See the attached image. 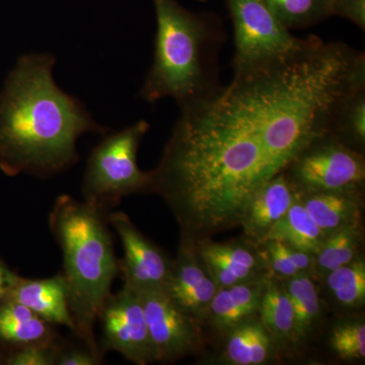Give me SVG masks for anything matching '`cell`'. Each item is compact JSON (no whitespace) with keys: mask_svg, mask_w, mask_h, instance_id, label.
Wrapping results in <instances>:
<instances>
[{"mask_svg":"<svg viewBox=\"0 0 365 365\" xmlns=\"http://www.w3.org/2000/svg\"><path fill=\"white\" fill-rule=\"evenodd\" d=\"M55 58L26 55L9 81L0 113V153L14 173L40 178L78 163L83 134L105 133L78 98L53 78Z\"/></svg>","mask_w":365,"mask_h":365,"instance_id":"6da1fadb","label":"cell"},{"mask_svg":"<svg viewBox=\"0 0 365 365\" xmlns=\"http://www.w3.org/2000/svg\"><path fill=\"white\" fill-rule=\"evenodd\" d=\"M49 225L63 256L62 274L73 322L72 331L90 351L103 359L96 339V324L120 273L107 215L64 194L55 200Z\"/></svg>","mask_w":365,"mask_h":365,"instance_id":"7a4b0ae2","label":"cell"},{"mask_svg":"<svg viewBox=\"0 0 365 365\" xmlns=\"http://www.w3.org/2000/svg\"><path fill=\"white\" fill-rule=\"evenodd\" d=\"M157 16L155 57L140 97L148 103L173 98L180 106L220 88L218 53L225 33L217 19L192 13L177 0H153Z\"/></svg>","mask_w":365,"mask_h":365,"instance_id":"3957f363","label":"cell"},{"mask_svg":"<svg viewBox=\"0 0 365 365\" xmlns=\"http://www.w3.org/2000/svg\"><path fill=\"white\" fill-rule=\"evenodd\" d=\"M150 123L140 120L116 133L108 134L93 148L83 177V195L86 203L107 212L124 196L148 191L150 173L137 163V151Z\"/></svg>","mask_w":365,"mask_h":365,"instance_id":"277c9868","label":"cell"},{"mask_svg":"<svg viewBox=\"0 0 365 365\" xmlns=\"http://www.w3.org/2000/svg\"><path fill=\"white\" fill-rule=\"evenodd\" d=\"M235 30L234 71L302 50L313 36L295 37L277 20L265 0H225Z\"/></svg>","mask_w":365,"mask_h":365,"instance_id":"5b68a950","label":"cell"},{"mask_svg":"<svg viewBox=\"0 0 365 365\" xmlns=\"http://www.w3.org/2000/svg\"><path fill=\"white\" fill-rule=\"evenodd\" d=\"M284 173L300 193L361 190L364 155L329 132L304 148Z\"/></svg>","mask_w":365,"mask_h":365,"instance_id":"8992f818","label":"cell"},{"mask_svg":"<svg viewBox=\"0 0 365 365\" xmlns=\"http://www.w3.org/2000/svg\"><path fill=\"white\" fill-rule=\"evenodd\" d=\"M136 292L143 302L158 362L176 361L201 349L202 323L178 307L163 288Z\"/></svg>","mask_w":365,"mask_h":365,"instance_id":"52a82bcc","label":"cell"},{"mask_svg":"<svg viewBox=\"0 0 365 365\" xmlns=\"http://www.w3.org/2000/svg\"><path fill=\"white\" fill-rule=\"evenodd\" d=\"M98 321L103 327L102 352L114 350L137 365L158 362L143 302L135 290L123 285L108 297Z\"/></svg>","mask_w":365,"mask_h":365,"instance_id":"ba28073f","label":"cell"},{"mask_svg":"<svg viewBox=\"0 0 365 365\" xmlns=\"http://www.w3.org/2000/svg\"><path fill=\"white\" fill-rule=\"evenodd\" d=\"M108 225L116 230L123 245L124 259L119 262L124 285L135 292L165 287L173 260L140 232L122 211L107 215Z\"/></svg>","mask_w":365,"mask_h":365,"instance_id":"9c48e42d","label":"cell"},{"mask_svg":"<svg viewBox=\"0 0 365 365\" xmlns=\"http://www.w3.org/2000/svg\"><path fill=\"white\" fill-rule=\"evenodd\" d=\"M218 287L193 242L182 241L163 290L182 311L203 323Z\"/></svg>","mask_w":365,"mask_h":365,"instance_id":"30bf717a","label":"cell"},{"mask_svg":"<svg viewBox=\"0 0 365 365\" xmlns=\"http://www.w3.org/2000/svg\"><path fill=\"white\" fill-rule=\"evenodd\" d=\"M211 277L218 287H227L271 275L263 251L249 242H213L207 239L196 242Z\"/></svg>","mask_w":365,"mask_h":365,"instance_id":"8fae6325","label":"cell"},{"mask_svg":"<svg viewBox=\"0 0 365 365\" xmlns=\"http://www.w3.org/2000/svg\"><path fill=\"white\" fill-rule=\"evenodd\" d=\"M6 299L20 302L47 323L73 330L66 282L62 273L45 279H28L13 273Z\"/></svg>","mask_w":365,"mask_h":365,"instance_id":"7c38bea8","label":"cell"},{"mask_svg":"<svg viewBox=\"0 0 365 365\" xmlns=\"http://www.w3.org/2000/svg\"><path fill=\"white\" fill-rule=\"evenodd\" d=\"M297 197V191L284 172L276 175L250 199L240 225L245 235L262 244L276 223L283 217Z\"/></svg>","mask_w":365,"mask_h":365,"instance_id":"4fadbf2b","label":"cell"},{"mask_svg":"<svg viewBox=\"0 0 365 365\" xmlns=\"http://www.w3.org/2000/svg\"><path fill=\"white\" fill-rule=\"evenodd\" d=\"M259 278L218 287L209 304L204 322L223 336L240 324L258 317L259 307L269 278Z\"/></svg>","mask_w":365,"mask_h":365,"instance_id":"5bb4252c","label":"cell"},{"mask_svg":"<svg viewBox=\"0 0 365 365\" xmlns=\"http://www.w3.org/2000/svg\"><path fill=\"white\" fill-rule=\"evenodd\" d=\"M300 202L326 235L361 222V190L300 193Z\"/></svg>","mask_w":365,"mask_h":365,"instance_id":"9a60e30c","label":"cell"},{"mask_svg":"<svg viewBox=\"0 0 365 365\" xmlns=\"http://www.w3.org/2000/svg\"><path fill=\"white\" fill-rule=\"evenodd\" d=\"M223 356L232 365H260L270 360L277 343L259 317L248 319L225 334Z\"/></svg>","mask_w":365,"mask_h":365,"instance_id":"2e32d148","label":"cell"},{"mask_svg":"<svg viewBox=\"0 0 365 365\" xmlns=\"http://www.w3.org/2000/svg\"><path fill=\"white\" fill-rule=\"evenodd\" d=\"M0 340L23 346L54 341L50 324L20 302L4 299L0 304Z\"/></svg>","mask_w":365,"mask_h":365,"instance_id":"e0dca14e","label":"cell"},{"mask_svg":"<svg viewBox=\"0 0 365 365\" xmlns=\"http://www.w3.org/2000/svg\"><path fill=\"white\" fill-rule=\"evenodd\" d=\"M258 317L278 345L300 343L292 302L282 282L272 276L264 290Z\"/></svg>","mask_w":365,"mask_h":365,"instance_id":"ac0fdd59","label":"cell"},{"mask_svg":"<svg viewBox=\"0 0 365 365\" xmlns=\"http://www.w3.org/2000/svg\"><path fill=\"white\" fill-rule=\"evenodd\" d=\"M364 240L361 222L352 223L327 235L319 251L314 254L313 277L323 279L324 276L342 267L359 257Z\"/></svg>","mask_w":365,"mask_h":365,"instance_id":"d6986e66","label":"cell"},{"mask_svg":"<svg viewBox=\"0 0 365 365\" xmlns=\"http://www.w3.org/2000/svg\"><path fill=\"white\" fill-rule=\"evenodd\" d=\"M326 237L300 202L297 192V199L289 210L276 223L265 241L278 240L294 248L314 255Z\"/></svg>","mask_w":365,"mask_h":365,"instance_id":"ffe728a7","label":"cell"},{"mask_svg":"<svg viewBox=\"0 0 365 365\" xmlns=\"http://www.w3.org/2000/svg\"><path fill=\"white\" fill-rule=\"evenodd\" d=\"M294 309L295 325L300 343L307 340L321 319L322 307L314 277L302 274L280 280Z\"/></svg>","mask_w":365,"mask_h":365,"instance_id":"44dd1931","label":"cell"},{"mask_svg":"<svg viewBox=\"0 0 365 365\" xmlns=\"http://www.w3.org/2000/svg\"><path fill=\"white\" fill-rule=\"evenodd\" d=\"M331 132L352 150H364L365 144V83L341 101Z\"/></svg>","mask_w":365,"mask_h":365,"instance_id":"7402d4cb","label":"cell"},{"mask_svg":"<svg viewBox=\"0 0 365 365\" xmlns=\"http://www.w3.org/2000/svg\"><path fill=\"white\" fill-rule=\"evenodd\" d=\"M327 289L336 304L356 309L365 302V262L361 256L324 276Z\"/></svg>","mask_w":365,"mask_h":365,"instance_id":"603a6c76","label":"cell"},{"mask_svg":"<svg viewBox=\"0 0 365 365\" xmlns=\"http://www.w3.org/2000/svg\"><path fill=\"white\" fill-rule=\"evenodd\" d=\"M287 30L306 29L333 16L334 0H265Z\"/></svg>","mask_w":365,"mask_h":365,"instance_id":"cb8c5ba5","label":"cell"},{"mask_svg":"<svg viewBox=\"0 0 365 365\" xmlns=\"http://www.w3.org/2000/svg\"><path fill=\"white\" fill-rule=\"evenodd\" d=\"M330 345L341 359L364 360L365 357V324L364 319L349 321L334 327Z\"/></svg>","mask_w":365,"mask_h":365,"instance_id":"d4e9b609","label":"cell"},{"mask_svg":"<svg viewBox=\"0 0 365 365\" xmlns=\"http://www.w3.org/2000/svg\"><path fill=\"white\" fill-rule=\"evenodd\" d=\"M263 254L267 263L269 272L275 279L285 280L300 275L290 260L285 242L278 240H267L262 242Z\"/></svg>","mask_w":365,"mask_h":365,"instance_id":"484cf974","label":"cell"},{"mask_svg":"<svg viewBox=\"0 0 365 365\" xmlns=\"http://www.w3.org/2000/svg\"><path fill=\"white\" fill-rule=\"evenodd\" d=\"M59 346L54 342L38 343L20 347L9 359L11 365H55Z\"/></svg>","mask_w":365,"mask_h":365,"instance_id":"4316f807","label":"cell"},{"mask_svg":"<svg viewBox=\"0 0 365 365\" xmlns=\"http://www.w3.org/2000/svg\"><path fill=\"white\" fill-rule=\"evenodd\" d=\"M342 16L365 30V0H334L333 16Z\"/></svg>","mask_w":365,"mask_h":365,"instance_id":"83f0119b","label":"cell"},{"mask_svg":"<svg viewBox=\"0 0 365 365\" xmlns=\"http://www.w3.org/2000/svg\"><path fill=\"white\" fill-rule=\"evenodd\" d=\"M103 359H98L88 348L83 349H59L56 365H98Z\"/></svg>","mask_w":365,"mask_h":365,"instance_id":"f1b7e54d","label":"cell"},{"mask_svg":"<svg viewBox=\"0 0 365 365\" xmlns=\"http://www.w3.org/2000/svg\"><path fill=\"white\" fill-rule=\"evenodd\" d=\"M11 275H13V272L7 270L6 266L0 262V304L6 299Z\"/></svg>","mask_w":365,"mask_h":365,"instance_id":"f546056e","label":"cell"},{"mask_svg":"<svg viewBox=\"0 0 365 365\" xmlns=\"http://www.w3.org/2000/svg\"><path fill=\"white\" fill-rule=\"evenodd\" d=\"M198 1L205 2V1H207V0H198Z\"/></svg>","mask_w":365,"mask_h":365,"instance_id":"4dcf8cb0","label":"cell"}]
</instances>
